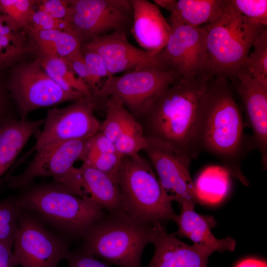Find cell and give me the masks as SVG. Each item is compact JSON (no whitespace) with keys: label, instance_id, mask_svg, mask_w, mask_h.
Segmentation results:
<instances>
[{"label":"cell","instance_id":"obj_1","mask_svg":"<svg viewBox=\"0 0 267 267\" xmlns=\"http://www.w3.org/2000/svg\"><path fill=\"white\" fill-rule=\"evenodd\" d=\"M244 127L228 79L210 78L199 106L197 151L212 155L230 176L248 186L250 183L242 172L241 164L254 146Z\"/></svg>","mask_w":267,"mask_h":267},{"label":"cell","instance_id":"obj_2","mask_svg":"<svg viewBox=\"0 0 267 267\" xmlns=\"http://www.w3.org/2000/svg\"><path fill=\"white\" fill-rule=\"evenodd\" d=\"M210 79L179 78L163 91L137 121L146 139L167 146L190 162L197 158L199 106Z\"/></svg>","mask_w":267,"mask_h":267},{"label":"cell","instance_id":"obj_3","mask_svg":"<svg viewBox=\"0 0 267 267\" xmlns=\"http://www.w3.org/2000/svg\"><path fill=\"white\" fill-rule=\"evenodd\" d=\"M263 26L239 13L227 0L220 15L203 26L209 78H234L242 69Z\"/></svg>","mask_w":267,"mask_h":267},{"label":"cell","instance_id":"obj_4","mask_svg":"<svg viewBox=\"0 0 267 267\" xmlns=\"http://www.w3.org/2000/svg\"><path fill=\"white\" fill-rule=\"evenodd\" d=\"M155 227L125 213L105 214L82 237V251L107 265L141 267L142 253L152 243Z\"/></svg>","mask_w":267,"mask_h":267},{"label":"cell","instance_id":"obj_5","mask_svg":"<svg viewBox=\"0 0 267 267\" xmlns=\"http://www.w3.org/2000/svg\"><path fill=\"white\" fill-rule=\"evenodd\" d=\"M118 182L124 213L130 218L151 224L175 221L172 202L150 162L139 154L123 157Z\"/></svg>","mask_w":267,"mask_h":267},{"label":"cell","instance_id":"obj_6","mask_svg":"<svg viewBox=\"0 0 267 267\" xmlns=\"http://www.w3.org/2000/svg\"><path fill=\"white\" fill-rule=\"evenodd\" d=\"M18 201L21 209L34 211L65 232L81 237L105 215L89 196H78L58 186L32 190Z\"/></svg>","mask_w":267,"mask_h":267},{"label":"cell","instance_id":"obj_7","mask_svg":"<svg viewBox=\"0 0 267 267\" xmlns=\"http://www.w3.org/2000/svg\"><path fill=\"white\" fill-rule=\"evenodd\" d=\"M88 139L63 142L37 151L21 174L8 178V186L18 188L25 186L36 178L49 177L62 189L82 197L88 196L79 168L74 164L85 158Z\"/></svg>","mask_w":267,"mask_h":267},{"label":"cell","instance_id":"obj_8","mask_svg":"<svg viewBox=\"0 0 267 267\" xmlns=\"http://www.w3.org/2000/svg\"><path fill=\"white\" fill-rule=\"evenodd\" d=\"M179 78L172 72L157 69L133 71L107 78L91 94L96 101L110 96L118 98L138 121L161 93Z\"/></svg>","mask_w":267,"mask_h":267},{"label":"cell","instance_id":"obj_9","mask_svg":"<svg viewBox=\"0 0 267 267\" xmlns=\"http://www.w3.org/2000/svg\"><path fill=\"white\" fill-rule=\"evenodd\" d=\"M70 31L82 44L117 31H131V0H68Z\"/></svg>","mask_w":267,"mask_h":267},{"label":"cell","instance_id":"obj_10","mask_svg":"<svg viewBox=\"0 0 267 267\" xmlns=\"http://www.w3.org/2000/svg\"><path fill=\"white\" fill-rule=\"evenodd\" d=\"M9 89L23 120L35 109L75 101L87 96L72 94L62 89L45 72L41 65V58L38 57L31 62L14 67Z\"/></svg>","mask_w":267,"mask_h":267},{"label":"cell","instance_id":"obj_11","mask_svg":"<svg viewBox=\"0 0 267 267\" xmlns=\"http://www.w3.org/2000/svg\"><path fill=\"white\" fill-rule=\"evenodd\" d=\"M96 103L91 94L65 107L48 110L33 150L37 152L57 143L88 139L96 134L101 125L94 113Z\"/></svg>","mask_w":267,"mask_h":267},{"label":"cell","instance_id":"obj_12","mask_svg":"<svg viewBox=\"0 0 267 267\" xmlns=\"http://www.w3.org/2000/svg\"><path fill=\"white\" fill-rule=\"evenodd\" d=\"M12 249V262L21 267H57L71 253L64 241L21 214Z\"/></svg>","mask_w":267,"mask_h":267},{"label":"cell","instance_id":"obj_13","mask_svg":"<svg viewBox=\"0 0 267 267\" xmlns=\"http://www.w3.org/2000/svg\"><path fill=\"white\" fill-rule=\"evenodd\" d=\"M170 26L171 34L169 40L161 50L167 71L180 78L208 77L203 26L196 27L183 24Z\"/></svg>","mask_w":267,"mask_h":267},{"label":"cell","instance_id":"obj_14","mask_svg":"<svg viewBox=\"0 0 267 267\" xmlns=\"http://www.w3.org/2000/svg\"><path fill=\"white\" fill-rule=\"evenodd\" d=\"M147 140L143 151L168 199L172 202H178L180 209L194 210L199 201L189 173L191 162L166 146Z\"/></svg>","mask_w":267,"mask_h":267},{"label":"cell","instance_id":"obj_15","mask_svg":"<svg viewBox=\"0 0 267 267\" xmlns=\"http://www.w3.org/2000/svg\"><path fill=\"white\" fill-rule=\"evenodd\" d=\"M127 34L124 31L113 32L82 45L101 56L111 76L148 68L167 71L160 51L151 52L134 46L128 41Z\"/></svg>","mask_w":267,"mask_h":267},{"label":"cell","instance_id":"obj_16","mask_svg":"<svg viewBox=\"0 0 267 267\" xmlns=\"http://www.w3.org/2000/svg\"><path fill=\"white\" fill-rule=\"evenodd\" d=\"M236 89L242 102L248 125L252 131L254 149L260 152L263 167H267V88L241 70L235 77Z\"/></svg>","mask_w":267,"mask_h":267},{"label":"cell","instance_id":"obj_17","mask_svg":"<svg viewBox=\"0 0 267 267\" xmlns=\"http://www.w3.org/2000/svg\"><path fill=\"white\" fill-rule=\"evenodd\" d=\"M153 257L145 267H207L210 256L215 252L205 247L189 245L170 234L163 224H155L152 243Z\"/></svg>","mask_w":267,"mask_h":267},{"label":"cell","instance_id":"obj_18","mask_svg":"<svg viewBox=\"0 0 267 267\" xmlns=\"http://www.w3.org/2000/svg\"><path fill=\"white\" fill-rule=\"evenodd\" d=\"M133 17L131 32L145 50L159 52L166 45L170 26L157 5L146 0H131Z\"/></svg>","mask_w":267,"mask_h":267},{"label":"cell","instance_id":"obj_19","mask_svg":"<svg viewBox=\"0 0 267 267\" xmlns=\"http://www.w3.org/2000/svg\"><path fill=\"white\" fill-rule=\"evenodd\" d=\"M178 229L176 236L184 237L191 240L193 244L209 248L214 252L234 250L236 241L231 237L219 239L212 233L211 229L217 225L213 216L201 215L194 210L180 209L175 221Z\"/></svg>","mask_w":267,"mask_h":267},{"label":"cell","instance_id":"obj_20","mask_svg":"<svg viewBox=\"0 0 267 267\" xmlns=\"http://www.w3.org/2000/svg\"><path fill=\"white\" fill-rule=\"evenodd\" d=\"M83 187L90 199L108 213H125L118 183L104 173L83 163L79 167Z\"/></svg>","mask_w":267,"mask_h":267},{"label":"cell","instance_id":"obj_21","mask_svg":"<svg viewBox=\"0 0 267 267\" xmlns=\"http://www.w3.org/2000/svg\"><path fill=\"white\" fill-rule=\"evenodd\" d=\"M26 33L29 52L36 57L65 59L81 50L82 44L69 31L53 30Z\"/></svg>","mask_w":267,"mask_h":267},{"label":"cell","instance_id":"obj_22","mask_svg":"<svg viewBox=\"0 0 267 267\" xmlns=\"http://www.w3.org/2000/svg\"><path fill=\"white\" fill-rule=\"evenodd\" d=\"M44 123V120H10L0 127V178Z\"/></svg>","mask_w":267,"mask_h":267},{"label":"cell","instance_id":"obj_23","mask_svg":"<svg viewBox=\"0 0 267 267\" xmlns=\"http://www.w3.org/2000/svg\"><path fill=\"white\" fill-rule=\"evenodd\" d=\"M227 0H178L171 12L169 25L202 27L213 22L222 12Z\"/></svg>","mask_w":267,"mask_h":267},{"label":"cell","instance_id":"obj_24","mask_svg":"<svg viewBox=\"0 0 267 267\" xmlns=\"http://www.w3.org/2000/svg\"><path fill=\"white\" fill-rule=\"evenodd\" d=\"M230 176L222 166H210L202 170L194 183L199 204L215 205L222 202L229 192Z\"/></svg>","mask_w":267,"mask_h":267},{"label":"cell","instance_id":"obj_25","mask_svg":"<svg viewBox=\"0 0 267 267\" xmlns=\"http://www.w3.org/2000/svg\"><path fill=\"white\" fill-rule=\"evenodd\" d=\"M29 52L26 33L0 13V71L14 65Z\"/></svg>","mask_w":267,"mask_h":267},{"label":"cell","instance_id":"obj_26","mask_svg":"<svg viewBox=\"0 0 267 267\" xmlns=\"http://www.w3.org/2000/svg\"><path fill=\"white\" fill-rule=\"evenodd\" d=\"M41 65L47 74L66 91L75 94L91 95L87 84L76 76L63 59L57 57L41 58Z\"/></svg>","mask_w":267,"mask_h":267},{"label":"cell","instance_id":"obj_27","mask_svg":"<svg viewBox=\"0 0 267 267\" xmlns=\"http://www.w3.org/2000/svg\"><path fill=\"white\" fill-rule=\"evenodd\" d=\"M106 105L107 114L104 121L101 123L99 132L114 143L134 117L117 97H108Z\"/></svg>","mask_w":267,"mask_h":267},{"label":"cell","instance_id":"obj_28","mask_svg":"<svg viewBox=\"0 0 267 267\" xmlns=\"http://www.w3.org/2000/svg\"><path fill=\"white\" fill-rule=\"evenodd\" d=\"M254 50L247 56L243 68L262 86L267 88V28L265 27L255 39Z\"/></svg>","mask_w":267,"mask_h":267},{"label":"cell","instance_id":"obj_29","mask_svg":"<svg viewBox=\"0 0 267 267\" xmlns=\"http://www.w3.org/2000/svg\"><path fill=\"white\" fill-rule=\"evenodd\" d=\"M21 210L18 200L7 198L0 201V243L12 250Z\"/></svg>","mask_w":267,"mask_h":267},{"label":"cell","instance_id":"obj_30","mask_svg":"<svg viewBox=\"0 0 267 267\" xmlns=\"http://www.w3.org/2000/svg\"><path fill=\"white\" fill-rule=\"evenodd\" d=\"M147 144L142 129L134 117L114 142L116 152L122 157L138 154L146 148Z\"/></svg>","mask_w":267,"mask_h":267},{"label":"cell","instance_id":"obj_31","mask_svg":"<svg viewBox=\"0 0 267 267\" xmlns=\"http://www.w3.org/2000/svg\"><path fill=\"white\" fill-rule=\"evenodd\" d=\"M38 0H0V13L25 32L31 23Z\"/></svg>","mask_w":267,"mask_h":267},{"label":"cell","instance_id":"obj_32","mask_svg":"<svg viewBox=\"0 0 267 267\" xmlns=\"http://www.w3.org/2000/svg\"><path fill=\"white\" fill-rule=\"evenodd\" d=\"M123 157L117 152L97 153L87 152L82 161L104 173L118 182Z\"/></svg>","mask_w":267,"mask_h":267},{"label":"cell","instance_id":"obj_33","mask_svg":"<svg viewBox=\"0 0 267 267\" xmlns=\"http://www.w3.org/2000/svg\"><path fill=\"white\" fill-rule=\"evenodd\" d=\"M228 1L242 15L267 26V0H228Z\"/></svg>","mask_w":267,"mask_h":267},{"label":"cell","instance_id":"obj_34","mask_svg":"<svg viewBox=\"0 0 267 267\" xmlns=\"http://www.w3.org/2000/svg\"><path fill=\"white\" fill-rule=\"evenodd\" d=\"M53 30L71 32L70 25L67 21L53 17L43 10L38 9L34 12L31 23L26 32Z\"/></svg>","mask_w":267,"mask_h":267},{"label":"cell","instance_id":"obj_35","mask_svg":"<svg viewBox=\"0 0 267 267\" xmlns=\"http://www.w3.org/2000/svg\"><path fill=\"white\" fill-rule=\"evenodd\" d=\"M74 73L82 79L89 88L91 93L102 85L101 81L94 78L89 72L81 50L63 59Z\"/></svg>","mask_w":267,"mask_h":267},{"label":"cell","instance_id":"obj_36","mask_svg":"<svg viewBox=\"0 0 267 267\" xmlns=\"http://www.w3.org/2000/svg\"><path fill=\"white\" fill-rule=\"evenodd\" d=\"M81 51L85 61L90 73L96 79L101 81L103 77L110 76L105 62L101 56L97 52L87 49L82 45Z\"/></svg>","mask_w":267,"mask_h":267},{"label":"cell","instance_id":"obj_37","mask_svg":"<svg viewBox=\"0 0 267 267\" xmlns=\"http://www.w3.org/2000/svg\"><path fill=\"white\" fill-rule=\"evenodd\" d=\"M36 4L38 6V9L43 10L52 17L67 20L69 11L68 0H38Z\"/></svg>","mask_w":267,"mask_h":267},{"label":"cell","instance_id":"obj_38","mask_svg":"<svg viewBox=\"0 0 267 267\" xmlns=\"http://www.w3.org/2000/svg\"><path fill=\"white\" fill-rule=\"evenodd\" d=\"M67 267H109L104 262L83 251L70 253Z\"/></svg>","mask_w":267,"mask_h":267},{"label":"cell","instance_id":"obj_39","mask_svg":"<svg viewBox=\"0 0 267 267\" xmlns=\"http://www.w3.org/2000/svg\"><path fill=\"white\" fill-rule=\"evenodd\" d=\"M87 152L97 153L117 152L114 142L99 131L88 139Z\"/></svg>","mask_w":267,"mask_h":267},{"label":"cell","instance_id":"obj_40","mask_svg":"<svg viewBox=\"0 0 267 267\" xmlns=\"http://www.w3.org/2000/svg\"><path fill=\"white\" fill-rule=\"evenodd\" d=\"M12 250L0 243V267H14L12 262Z\"/></svg>","mask_w":267,"mask_h":267},{"label":"cell","instance_id":"obj_41","mask_svg":"<svg viewBox=\"0 0 267 267\" xmlns=\"http://www.w3.org/2000/svg\"><path fill=\"white\" fill-rule=\"evenodd\" d=\"M235 267H267V264L264 260L248 258L239 262Z\"/></svg>","mask_w":267,"mask_h":267},{"label":"cell","instance_id":"obj_42","mask_svg":"<svg viewBox=\"0 0 267 267\" xmlns=\"http://www.w3.org/2000/svg\"><path fill=\"white\" fill-rule=\"evenodd\" d=\"M155 4L171 12L173 9L176 0H154Z\"/></svg>","mask_w":267,"mask_h":267},{"label":"cell","instance_id":"obj_43","mask_svg":"<svg viewBox=\"0 0 267 267\" xmlns=\"http://www.w3.org/2000/svg\"><path fill=\"white\" fill-rule=\"evenodd\" d=\"M2 103V94L1 87L0 85V109H1V105Z\"/></svg>","mask_w":267,"mask_h":267}]
</instances>
